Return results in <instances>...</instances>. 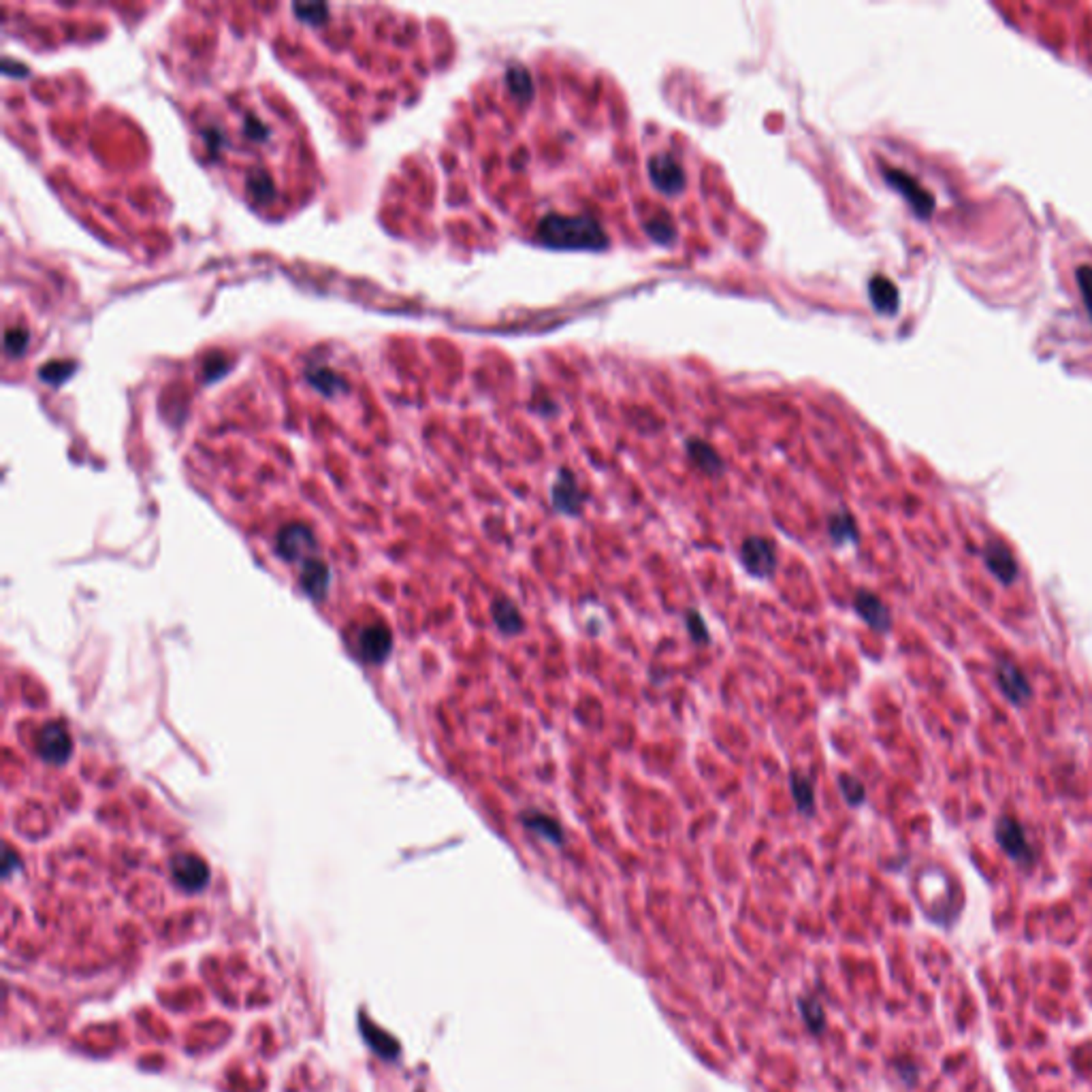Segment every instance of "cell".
<instances>
[{
  "label": "cell",
  "instance_id": "5b68a950",
  "mask_svg": "<svg viewBox=\"0 0 1092 1092\" xmlns=\"http://www.w3.org/2000/svg\"><path fill=\"white\" fill-rule=\"evenodd\" d=\"M37 754L45 762L62 766L73 754V738H71L67 726L53 721V724H45L41 727L37 734Z\"/></svg>",
  "mask_w": 1092,
  "mask_h": 1092
},
{
  "label": "cell",
  "instance_id": "8992f818",
  "mask_svg": "<svg viewBox=\"0 0 1092 1092\" xmlns=\"http://www.w3.org/2000/svg\"><path fill=\"white\" fill-rule=\"evenodd\" d=\"M649 177H651L653 186L660 188L661 193L666 195L681 193L685 188V182H688L681 160L670 152H661L651 157V160H649Z\"/></svg>",
  "mask_w": 1092,
  "mask_h": 1092
},
{
  "label": "cell",
  "instance_id": "277c9868",
  "mask_svg": "<svg viewBox=\"0 0 1092 1092\" xmlns=\"http://www.w3.org/2000/svg\"><path fill=\"white\" fill-rule=\"evenodd\" d=\"M584 501H587V493L578 485L574 471L568 468L559 470L551 487L553 510L562 517H581Z\"/></svg>",
  "mask_w": 1092,
  "mask_h": 1092
},
{
  "label": "cell",
  "instance_id": "d6986e66",
  "mask_svg": "<svg viewBox=\"0 0 1092 1092\" xmlns=\"http://www.w3.org/2000/svg\"><path fill=\"white\" fill-rule=\"evenodd\" d=\"M790 792L796 802V809L804 817L815 815V777L802 771L790 773Z\"/></svg>",
  "mask_w": 1092,
  "mask_h": 1092
},
{
  "label": "cell",
  "instance_id": "7c38bea8",
  "mask_svg": "<svg viewBox=\"0 0 1092 1092\" xmlns=\"http://www.w3.org/2000/svg\"><path fill=\"white\" fill-rule=\"evenodd\" d=\"M996 683H999V688L1002 694H1005L1007 700L1011 704H1024L1030 698V685L1026 681L1024 672L1020 670L1016 664H1011V661L1001 660L999 666H996Z\"/></svg>",
  "mask_w": 1092,
  "mask_h": 1092
},
{
  "label": "cell",
  "instance_id": "603a6c76",
  "mask_svg": "<svg viewBox=\"0 0 1092 1092\" xmlns=\"http://www.w3.org/2000/svg\"><path fill=\"white\" fill-rule=\"evenodd\" d=\"M685 628H688V634L691 636V641H694L696 644L711 642V631H708L707 623H704L702 614L694 611V608L685 612Z\"/></svg>",
  "mask_w": 1092,
  "mask_h": 1092
},
{
  "label": "cell",
  "instance_id": "7402d4cb",
  "mask_svg": "<svg viewBox=\"0 0 1092 1092\" xmlns=\"http://www.w3.org/2000/svg\"><path fill=\"white\" fill-rule=\"evenodd\" d=\"M839 790L843 793V798L850 807H860V804L867 801V787H864L860 779L853 777V774H840Z\"/></svg>",
  "mask_w": 1092,
  "mask_h": 1092
},
{
  "label": "cell",
  "instance_id": "6da1fadb",
  "mask_svg": "<svg viewBox=\"0 0 1092 1092\" xmlns=\"http://www.w3.org/2000/svg\"><path fill=\"white\" fill-rule=\"evenodd\" d=\"M538 242L557 250H602L608 246V235L598 220L587 214H548L538 224Z\"/></svg>",
  "mask_w": 1092,
  "mask_h": 1092
},
{
  "label": "cell",
  "instance_id": "484cf974",
  "mask_svg": "<svg viewBox=\"0 0 1092 1092\" xmlns=\"http://www.w3.org/2000/svg\"><path fill=\"white\" fill-rule=\"evenodd\" d=\"M801 1005H802V1016H804V1020H807V1024L811 1026V1029L821 1030L823 1029V1011H821V1007L817 1005L815 1001H802Z\"/></svg>",
  "mask_w": 1092,
  "mask_h": 1092
},
{
  "label": "cell",
  "instance_id": "ba28073f",
  "mask_svg": "<svg viewBox=\"0 0 1092 1092\" xmlns=\"http://www.w3.org/2000/svg\"><path fill=\"white\" fill-rule=\"evenodd\" d=\"M994 834L999 845L1002 847V851H1005L1011 860L1020 864H1030L1035 860V851H1032L1029 839H1026L1024 828L1020 826L1013 817H1001V820L996 821Z\"/></svg>",
  "mask_w": 1092,
  "mask_h": 1092
},
{
  "label": "cell",
  "instance_id": "4fadbf2b",
  "mask_svg": "<svg viewBox=\"0 0 1092 1092\" xmlns=\"http://www.w3.org/2000/svg\"><path fill=\"white\" fill-rule=\"evenodd\" d=\"M983 562H986L988 570L992 572L1002 584H1011L1018 578V562L1013 559L1007 545H1002L1001 540L986 542V546H983Z\"/></svg>",
  "mask_w": 1092,
  "mask_h": 1092
},
{
  "label": "cell",
  "instance_id": "e0dca14e",
  "mask_svg": "<svg viewBox=\"0 0 1092 1092\" xmlns=\"http://www.w3.org/2000/svg\"><path fill=\"white\" fill-rule=\"evenodd\" d=\"M828 538L834 546H850L860 542L858 523L850 510L840 508L828 517Z\"/></svg>",
  "mask_w": 1092,
  "mask_h": 1092
},
{
  "label": "cell",
  "instance_id": "9a60e30c",
  "mask_svg": "<svg viewBox=\"0 0 1092 1092\" xmlns=\"http://www.w3.org/2000/svg\"><path fill=\"white\" fill-rule=\"evenodd\" d=\"M491 617L495 628L504 636H518L525 630V619L518 606L506 595H498L491 602Z\"/></svg>",
  "mask_w": 1092,
  "mask_h": 1092
},
{
  "label": "cell",
  "instance_id": "5bb4252c",
  "mask_svg": "<svg viewBox=\"0 0 1092 1092\" xmlns=\"http://www.w3.org/2000/svg\"><path fill=\"white\" fill-rule=\"evenodd\" d=\"M521 823H523L525 831L536 834V837L546 840V843H551L555 847H562L565 843L564 826L559 823V820H555L553 815H546V813H542V811L529 809L521 813Z\"/></svg>",
  "mask_w": 1092,
  "mask_h": 1092
},
{
  "label": "cell",
  "instance_id": "7a4b0ae2",
  "mask_svg": "<svg viewBox=\"0 0 1092 1092\" xmlns=\"http://www.w3.org/2000/svg\"><path fill=\"white\" fill-rule=\"evenodd\" d=\"M741 564L751 578L766 581L779 565L777 546L766 536H747L741 545Z\"/></svg>",
  "mask_w": 1092,
  "mask_h": 1092
},
{
  "label": "cell",
  "instance_id": "d4e9b609",
  "mask_svg": "<svg viewBox=\"0 0 1092 1092\" xmlns=\"http://www.w3.org/2000/svg\"><path fill=\"white\" fill-rule=\"evenodd\" d=\"M1078 284H1079V290H1082V299L1086 303V309H1088V314L1092 318V267H1088V265L1079 267Z\"/></svg>",
  "mask_w": 1092,
  "mask_h": 1092
},
{
  "label": "cell",
  "instance_id": "30bf717a",
  "mask_svg": "<svg viewBox=\"0 0 1092 1092\" xmlns=\"http://www.w3.org/2000/svg\"><path fill=\"white\" fill-rule=\"evenodd\" d=\"M391 649H393V636H391L389 628L375 623V625H369V628H366V630H361L356 651H359L363 661H367V664H382V661L391 655Z\"/></svg>",
  "mask_w": 1092,
  "mask_h": 1092
},
{
  "label": "cell",
  "instance_id": "44dd1931",
  "mask_svg": "<svg viewBox=\"0 0 1092 1092\" xmlns=\"http://www.w3.org/2000/svg\"><path fill=\"white\" fill-rule=\"evenodd\" d=\"M506 81H508L512 94H515L517 99L521 100H529L534 97V80H531V73L525 67H510L508 73H506Z\"/></svg>",
  "mask_w": 1092,
  "mask_h": 1092
},
{
  "label": "cell",
  "instance_id": "2e32d148",
  "mask_svg": "<svg viewBox=\"0 0 1092 1092\" xmlns=\"http://www.w3.org/2000/svg\"><path fill=\"white\" fill-rule=\"evenodd\" d=\"M329 581H331L329 565H327L325 562H320L318 557L308 559V562L303 564L299 583H301L303 593H306L308 598L320 602L327 595Z\"/></svg>",
  "mask_w": 1092,
  "mask_h": 1092
},
{
  "label": "cell",
  "instance_id": "9c48e42d",
  "mask_svg": "<svg viewBox=\"0 0 1092 1092\" xmlns=\"http://www.w3.org/2000/svg\"><path fill=\"white\" fill-rule=\"evenodd\" d=\"M171 875L184 890L196 892L210 881V867L195 853H177L171 860Z\"/></svg>",
  "mask_w": 1092,
  "mask_h": 1092
},
{
  "label": "cell",
  "instance_id": "cb8c5ba5",
  "mask_svg": "<svg viewBox=\"0 0 1092 1092\" xmlns=\"http://www.w3.org/2000/svg\"><path fill=\"white\" fill-rule=\"evenodd\" d=\"M644 229H647L649 235H651L653 240L660 242V243H670L672 237H674V226H672L670 218H668V216H660V218L649 220V223L644 224Z\"/></svg>",
  "mask_w": 1092,
  "mask_h": 1092
},
{
  "label": "cell",
  "instance_id": "ac0fdd59",
  "mask_svg": "<svg viewBox=\"0 0 1092 1092\" xmlns=\"http://www.w3.org/2000/svg\"><path fill=\"white\" fill-rule=\"evenodd\" d=\"M685 451H688L691 463L700 471H704V474L719 476L721 471H724V459L719 457V452L715 451L708 442L691 438L685 442Z\"/></svg>",
  "mask_w": 1092,
  "mask_h": 1092
},
{
  "label": "cell",
  "instance_id": "4316f807",
  "mask_svg": "<svg viewBox=\"0 0 1092 1092\" xmlns=\"http://www.w3.org/2000/svg\"><path fill=\"white\" fill-rule=\"evenodd\" d=\"M26 339H28L26 331H9L7 333V350L9 352L22 350L24 346H26Z\"/></svg>",
  "mask_w": 1092,
  "mask_h": 1092
},
{
  "label": "cell",
  "instance_id": "52a82bcc",
  "mask_svg": "<svg viewBox=\"0 0 1092 1092\" xmlns=\"http://www.w3.org/2000/svg\"><path fill=\"white\" fill-rule=\"evenodd\" d=\"M883 177H886V182L890 184L894 190H898L900 195L905 196L907 203L911 205V210L917 214L920 218H928L930 214L935 210V196L928 193V190H924L920 186V182L913 180L909 173L900 171V169H886L883 171Z\"/></svg>",
  "mask_w": 1092,
  "mask_h": 1092
},
{
  "label": "cell",
  "instance_id": "8fae6325",
  "mask_svg": "<svg viewBox=\"0 0 1092 1092\" xmlns=\"http://www.w3.org/2000/svg\"><path fill=\"white\" fill-rule=\"evenodd\" d=\"M853 611L858 612V617H862L864 622H867L869 628L879 631V634L890 631L892 614L888 611V606L883 604L879 595L870 593L867 589H860V592L853 595Z\"/></svg>",
  "mask_w": 1092,
  "mask_h": 1092
},
{
  "label": "cell",
  "instance_id": "ffe728a7",
  "mask_svg": "<svg viewBox=\"0 0 1092 1092\" xmlns=\"http://www.w3.org/2000/svg\"><path fill=\"white\" fill-rule=\"evenodd\" d=\"M869 295L877 312L881 314H897L898 309V290L890 280L883 276H875L869 282Z\"/></svg>",
  "mask_w": 1092,
  "mask_h": 1092
},
{
  "label": "cell",
  "instance_id": "3957f363",
  "mask_svg": "<svg viewBox=\"0 0 1092 1092\" xmlns=\"http://www.w3.org/2000/svg\"><path fill=\"white\" fill-rule=\"evenodd\" d=\"M276 551L284 562L306 564L308 559H314L318 551V540H316L312 527H308L306 523H290L278 531Z\"/></svg>",
  "mask_w": 1092,
  "mask_h": 1092
}]
</instances>
